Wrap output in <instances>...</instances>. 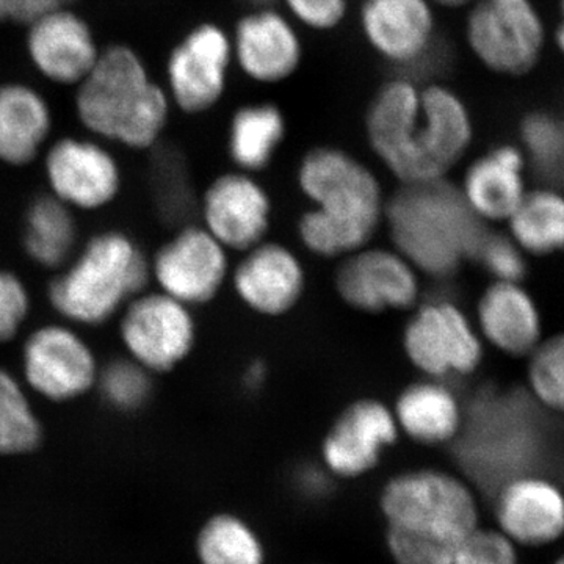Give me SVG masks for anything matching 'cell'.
Masks as SVG:
<instances>
[{
	"label": "cell",
	"mask_w": 564,
	"mask_h": 564,
	"mask_svg": "<svg viewBox=\"0 0 564 564\" xmlns=\"http://www.w3.org/2000/svg\"><path fill=\"white\" fill-rule=\"evenodd\" d=\"M234 70L229 29L217 21H202L170 50L163 87L174 109L199 117L225 101Z\"/></svg>",
	"instance_id": "cell-10"
},
{
	"label": "cell",
	"mask_w": 564,
	"mask_h": 564,
	"mask_svg": "<svg viewBox=\"0 0 564 564\" xmlns=\"http://www.w3.org/2000/svg\"><path fill=\"white\" fill-rule=\"evenodd\" d=\"M417 270L399 251L361 248L345 256L337 267L334 288L351 310L364 314L406 311L421 296Z\"/></svg>",
	"instance_id": "cell-17"
},
{
	"label": "cell",
	"mask_w": 564,
	"mask_h": 564,
	"mask_svg": "<svg viewBox=\"0 0 564 564\" xmlns=\"http://www.w3.org/2000/svg\"><path fill=\"white\" fill-rule=\"evenodd\" d=\"M540 404L521 389L488 388L475 395L464 411L462 448L467 463L484 473L505 475L503 484L530 467L544 452L545 430ZM474 464V466H477Z\"/></svg>",
	"instance_id": "cell-7"
},
{
	"label": "cell",
	"mask_w": 564,
	"mask_h": 564,
	"mask_svg": "<svg viewBox=\"0 0 564 564\" xmlns=\"http://www.w3.org/2000/svg\"><path fill=\"white\" fill-rule=\"evenodd\" d=\"M151 281L150 259L120 231L91 237L50 284V303L63 322L101 326L121 314Z\"/></svg>",
	"instance_id": "cell-6"
},
{
	"label": "cell",
	"mask_w": 564,
	"mask_h": 564,
	"mask_svg": "<svg viewBox=\"0 0 564 564\" xmlns=\"http://www.w3.org/2000/svg\"><path fill=\"white\" fill-rule=\"evenodd\" d=\"M245 306L265 317L291 313L302 300L306 274L300 259L281 243L261 242L245 251L232 273Z\"/></svg>",
	"instance_id": "cell-21"
},
{
	"label": "cell",
	"mask_w": 564,
	"mask_h": 564,
	"mask_svg": "<svg viewBox=\"0 0 564 564\" xmlns=\"http://www.w3.org/2000/svg\"><path fill=\"white\" fill-rule=\"evenodd\" d=\"M555 564H564V555L560 556Z\"/></svg>",
	"instance_id": "cell-44"
},
{
	"label": "cell",
	"mask_w": 564,
	"mask_h": 564,
	"mask_svg": "<svg viewBox=\"0 0 564 564\" xmlns=\"http://www.w3.org/2000/svg\"><path fill=\"white\" fill-rule=\"evenodd\" d=\"M76 88L77 118L95 139L129 150H151L169 128L174 109L169 93L128 44L102 50L95 68Z\"/></svg>",
	"instance_id": "cell-4"
},
{
	"label": "cell",
	"mask_w": 564,
	"mask_h": 564,
	"mask_svg": "<svg viewBox=\"0 0 564 564\" xmlns=\"http://www.w3.org/2000/svg\"><path fill=\"white\" fill-rule=\"evenodd\" d=\"M399 430L415 443L437 445L456 440L464 408L443 380L415 381L397 397L392 410Z\"/></svg>",
	"instance_id": "cell-27"
},
{
	"label": "cell",
	"mask_w": 564,
	"mask_h": 564,
	"mask_svg": "<svg viewBox=\"0 0 564 564\" xmlns=\"http://www.w3.org/2000/svg\"><path fill=\"white\" fill-rule=\"evenodd\" d=\"M243 10L267 9V7H278V0H239Z\"/></svg>",
	"instance_id": "cell-43"
},
{
	"label": "cell",
	"mask_w": 564,
	"mask_h": 564,
	"mask_svg": "<svg viewBox=\"0 0 564 564\" xmlns=\"http://www.w3.org/2000/svg\"><path fill=\"white\" fill-rule=\"evenodd\" d=\"M22 243L35 265L58 272L80 248L76 212L50 193L33 199L25 212Z\"/></svg>",
	"instance_id": "cell-28"
},
{
	"label": "cell",
	"mask_w": 564,
	"mask_h": 564,
	"mask_svg": "<svg viewBox=\"0 0 564 564\" xmlns=\"http://www.w3.org/2000/svg\"><path fill=\"white\" fill-rule=\"evenodd\" d=\"M527 170L525 154L519 144H496L467 165L459 188L481 220L508 221L529 192Z\"/></svg>",
	"instance_id": "cell-23"
},
{
	"label": "cell",
	"mask_w": 564,
	"mask_h": 564,
	"mask_svg": "<svg viewBox=\"0 0 564 564\" xmlns=\"http://www.w3.org/2000/svg\"><path fill=\"white\" fill-rule=\"evenodd\" d=\"M54 115L47 99L24 82L0 85V163L22 169L50 147Z\"/></svg>",
	"instance_id": "cell-24"
},
{
	"label": "cell",
	"mask_w": 564,
	"mask_h": 564,
	"mask_svg": "<svg viewBox=\"0 0 564 564\" xmlns=\"http://www.w3.org/2000/svg\"><path fill=\"white\" fill-rule=\"evenodd\" d=\"M551 44L564 58V0H558L555 24L551 28Z\"/></svg>",
	"instance_id": "cell-40"
},
{
	"label": "cell",
	"mask_w": 564,
	"mask_h": 564,
	"mask_svg": "<svg viewBox=\"0 0 564 564\" xmlns=\"http://www.w3.org/2000/svg\"><path fill=\"white\" fill-rule=\"evenodd\" d=\"M152 375L131 358L115 359L101 366L98 383L104 402L122 414L140 411L151 399Z\"/></svg>",
	"instance_id": "cell-33"
},
{
	"label": "cell",
	"mask_w": 564,
	"mask_h": 564,
	"mask_svg": "<svg viewBox=\"0 0 564 564\" xmlns=\"http://www.w3.org/2000/svg\"><path fill=\"white\" fill-rule=\"evenodd\" d=\"M399 433L391 408L380 400H356L323 440V459L339 477H359L377 466L384 448L399 440Z\"/></svg>",
	"instance_id": "cell-20"
},
{
	"label": "cell",
	"mask_w": 564,
	"mask_h": 564,
	"mask_svg": "<svg viewBox=\"0 0 564 564\" xmlns=\"http://www.w3.org/2000/svg\"><path fill=\"white\" fill-rule=\"evenodd\" d=\"M118 333L126 356L152 375L172 372L196 344L192 307L148 289L121 311Z\"/></svg>",
	"instance_id": "cell-13"
},
{
	"label": "cell",
	"mask_w": 564,
	"mask_h": 564,
	"mask_svg": "<svg viewBox=\"0 0 564 564\" xmlns=\"http://www.w3.org/2000/svg\"><path fill=\"white\" fill-rule=\"evenodd\" d=\"M74 0H0V22L28 25L41 14L61 7H69Z\"/></svg>",
	"instance_id": "cell-39"
},
{
	"label": "cell",
	"mask_w": 564,
	"mask_h": 564,
	"mask_svg": "<svg viewBox=\"0 0 564 564\" xmlns=\"http://www.w3.org/2000/svg\"><path fill=\"white\" fill-rule=\"evenodd\" d=\"M430 3L436 9L440 10H448V11H458V10H467L475 2V0H429Z\"/></svg>",
	"instance_id": "cell-42"
},
{
	"label": "cell",
	"mask_w": 564,
	"mask_h": 564,
	"mask_svg": "<svg viewBox=\"0 0 564 564\" xmlns=\"http://www.w3.org/2000/svg\"><path fill=\"white\" fill-rule=\"evenodd\" d=\"M474 261L480 263L494 281L521 282L525 276V252L511 236L488 231Z\"/></svg>",
	"instance_id": "cell-36"
},
{
	"label": "cell",
	"mask_w": 564,
	"mask_h": 564,
	"mask_svg": "<svg viewBox=\"0 0 564 564\" xmlns=\"http://www.w3.org/2000/svg\"><path fill=\"white\" fill-rule=\"evenodd\" d=\"M278 7L304 33L326 35L339 31L347 22L352 0H278Z\"/></svg>",
	"instance_id": "cell-35"
},
{
	"label": "cell",
	"mask_w": 564,
	"mask_h": 564,
	"mask_svg": "<svg viewBox=\"0 0 564 564\" xmlns=\"http://www.w3.org/2000/svg\"><path fill=\"white\" fill-rule=\"evenodd\" d=\"M202 564H263L262 545L250 527L229 514L212 518L196 540Z\"/></svg>",
	"instance_id": "cell-32"
},
{
	"label": "cell",
	"mask_w": 564,
	"mask_h": 564,
	"mask_svg": "<svg viewBox=\"0 0 564 564\" xmlns=\"http://www.w3.org/2000/svg\"><path fill=\"white\" fill-rule=\"evenodd\" d=\"M384 221L393 250L419 273L436 280L454 276L464 262L474 261L488 234L486 223L448 177L399 184L386 199Z\"/></svg>",
	"instance_id": "cell-3"
},
{
	"label": "cell",
	"mask_w": 564,
	"mask_h": 564,
	"mask_svg": "<svg viewBox=\"0 0 564 564\" xmlns=\"http://www.w3.org/2000/svg\"><path fill=\"white\" fill-rule=\"evenodd\" d=\"M267 378V367L263 362H252L243 373V383L247 389L262 388Z\"/></svg>",
	"instance_id": "cell-41"
},
{
	"label": "cell",
	"mask_w": 564,
	"mask_h": 564,
	"mask_svg": "<svg viewBox=\"0 0 564 564\" xmlns=\"http://www.w3.org/2000/svg\"><path fill=\"white\" fill-rule=\"evenodd\" d=\"M228 263V250L209 231L185 225L150 259L151 280L185 306H199L221 291Z\"/></svg>",
	"instance_id": "cell-16"
},
{
	"label": "cell",
	"mask_w": 564,
	"mask_h": 564,
	"mask_svg": "<svg viewBox=\"0 0 564 564\" xmlns=\"http://www.w3.org/2000/svg\"><path fill=\"white\" fill-rule=\"evenodd\" d=\"M234 66L258 87H280L306 62L304 32L280 9L243 10L229 29Z\"/></svg>",
	"instance_id": "cell-14"
},
{
	"label": "cell",
	"mask_w": 564,
	"mask_h": 564,
	"mask_svg": "<svg viewBox=\"0 0 564 564\" xmlns=\"http://www.w3.org/2000/svg\"><path fill=\"white\" fill-rule=\"evenodd\" d=\"M508 225L511 239L529 254L563 251L564 193L551 187L527 192Z\"/></svg>",
	"instance_id": "cell-29"
},
{
	"label": "cell",
	"mask_w": 564,
	"mask_h": 564,
	"mask_svg": "<svg viewBox=\"0 0 564 564\" xmlns=\"http://www.w3.org/2000/svg\"><path fill=\"white\" fill-rule=\"evenodd\" d=\"M529 393L541 408L564 414V333L530 352Z\"/></svg>",
	"instance_id": "cell-34"
},
{
	"label": "cell",
	"mask_w": 564,
	"mask_h": 564,
	"mask_svg": "<svg viewBox=\"0 0 564 564\" xmlns=\"http://www.w3.org/2000/svg\"><path fill=\"white\" fill-rule=\"evenodd\" d=\"M362 128L370 151L399 184L448 177L475 139L473 109L462 93L443 79L400 73L375 88Z\"/></svg>",
	"instance_id": "cell-1"
},
{
	"label": "cell",
	"mask_w": 564,
	"mask_h": 564,
	"mask_svg": "<svg viewBox=\"0 0 564 564\" xmlns=\"http://www.w3.org/2000/svg\"><path fill=\"white\" fill-rule=\"evenodd\" d=\"M43 441V423L21 378L0 367V456L32 454Z\"/></svg>",
	"instance_id": "cell-31"
},
{
	"label": "cell",
	"mask_w": 564,
	"mask_h": 564,
	"mask_svg": "<svg viewBox=\"0 0 564 564\" xmlns=\"http://www.w3.org/2000/svg\"><path fill=\"white\" fill-rule=\"evenodd\" d=\"M25 28L29 61L51 84L77 87L101 55L90 24L70 6L47 11Z\"/></svg>",
	"instance_id": "cell-19"
},
{
	"label": "cell",
	"mask_w": 564,
	"mask_h": 564,
	"mask_svg": "<svg viewBox=\"0 0 564 564\" xmlns=\"http://www.w3.org/2000/svg\"><path fill=\"white\" fill-rule=\"evenodd\" d=\"M289 120L272 99H252L237 106L226 129V151L239 172L269 169L288 140Z\"/></svg>",
	"instance_id": "cell-26"
},
{
	"label": "cell",
	"mask_w": 564,
	"mask_h": 564,
	"mask_svg": "<svg viewBox=\"0 0 564 564\" xmlns=\"http://www.w3.org/2000/svg\"><path fill=\"white\" fill-rule=\"evenodd\" d=\"M50 195L74 212H96L120 195L122 173L117 158L95 137H62L43 152Z\"/></svg>",
	"instance_id": "cell-15"
},
{
	"label": "cell",
	"mask_w": 564,
	"mask_h": 564,
	"mask_svg": "<svg viewBox=\"0 0 564 564\" xmlns=\"http://www.w3.org/2000/svg\"><path fill=\"white\" fill-rule=\"evenodd\" d=\"M296 182L313 203L299 236L318 258H345L367 247L384 221L386 198L377 174L352 152L317 144L304 152Z\"/></svg>",
	"instance_id": "cell-2"
},
{
	"label": "cell",
	"mask_w": 564,
	"mask_h": 564,
	"mask_svg": "<svg viewBox=\"0 0 564 564\" xmlns=\"http://www.w3.org/2000/svg\"><path fill=\"white\" fill-rule=\"evenodd\" d=\"M21 380L32 395L52 403L76 402L96 389L101 364L70 323H46L25 337Z\"/></svg>",
	"instance_id": "cell-11"
},
{
	"label": "cell",
	"mask_w": 564,
	"mask_h": 564,
	"mask_svg": "<svg viewBox=\"0 0 564 564\" xmlns=\"http://www.w3.org/2000/svg\"><path fill=\"white\" fill-rule=\"evenodd\" d=\"M403 350L419 372L444 381L478 369L484 339L454 302L437 299L415 307L404 326Z\"/></svg>",
	"instance_id": "cell-12"
},
{
	"label": "cell",
	"mask_w": 564,
	"mask_h": 564,
	"mask_svg": "<svg viewBox=\"0 0 564 564\" xmlns=\"http://www.w3.org/2000/svg\"><path fill=\"white\" fill-rule=\"evenodd\" d=\"M32 296L25 282L0 267V345L17 339L31 317Z\"/></svg>",
	"instance_id": "cell-37"
},
{
	"label": "cell",
	"mask_w": 564,
	"mask_h": 564,
	"mask_svg": "<svg viewBox=\"0 0 564 564\" xmlns=\"http://www.w3.org/2000/svg\"><path fill=\"white\" fill-rule=\"evenodd\" d=\"M463 41L486 73L524 79L543 63L551 28L536 0H475L464 17Z\"/></svg>",
	"instance_id": "cell-8"
},
{
	"label": "cell",
	"mask_w": 564,
	"mask_h": 564,
	"mask_svg": "<svg viewBox=\"0 0 564 564\" xmlns=\"http://www.w3.org/2000/svg\"><path fill=\"white\" fill-rule=\"evenodd\" d=\"M203 228L226 250L248 251L263 242L272 223V199L254 174L223 173L203 193Z\"/></svg>",
	"instance_id": "cell-18"
},
{
	"label": "cell",
	"mask_w": 564,
	"mask_h": 564,
	"mask_svg": "<svg viewBox=\"0 0 564 564\" xmlns=\"http://www.w3.org/2000/svg\"><path fill=\"white\" fill-rule=\"evenodd\" d=\"M478 333L497 350L530 355L541 343V314L521 282L494 281L477 307Z\"/></svg>",
	"instance_id": "cell-25"
},
{
	"label": "cell",
	"mask_w": 564,
	"mask_h": 564,
	"mask_svg": "<svg viewBox=\"0 0 564 564\" xmlns=\"http://www.w3.org/2000/svg\"><path fill=\"white\" fill-rule=\"evenodd\" d=\"M496 516L500 532L514 544H554L564 534V494L544 475H519L500 488Z\"/></svg>",
	"instance_id": "cell-22"
},
{
	"label": "cell",
	"mask_w": 564,
	"mask_h": 564,
	"mask_svg": "<svg viewBox=\"0 0 564 564\" xmlns=\"http://www.w3.org/2000/svg\"><path fill=\"white\" fill-rule=\"evenodd\" d=\"M381 507L397 564H448L464 538L478 529L469 486L441 470H415L386 486Z\"/></svg>",
	"instance_id": "cell-5"
},
{
	"label": "cell",
	"mask_w": 564,
	"mask_h": 564,
	"mask_svg": "<svg viewBox=\"0 0 564 564\" xmlns=\"http://www.w3.org/2000/svg\"><path fill=\"white\" fill-rule=\"evenodd\" d=\"M356 24L364 44L395 73L432 80L433 66L445 61L429 0H359Z\"/></svg>",
	"instance_id": "cell-9"
},
{
	"label": "cell",
	"mask_w": 564,
	"mask_h": 564,
	"mask_svg": "<svg viewBox=\"0 0 564 564\" xmlns=\"http://www.w3.org/2000/svg\"><path fill=\"white\" fill-rule=\"evenodd\" d=\"M448 564H518V552L502 532L477 529L458 544Z\"/></svg>",
	"instance_id": "cell-38"
},
{
	"label": "cell",
	"mask_w": 564,
	"mask_h": 564,
	"mask_svg": "<svg viewBox=\"0 0 564 564\" xmlns=\"http://www.w3.org/2000/svg\"><path fill=\"white\" fill-rule=\"evenodd\" d=\"M527 165L545 187L564 192V110H534L519 128Z\"/></svg>",
	"instance_id": "cell-30"
}]
</instances>
